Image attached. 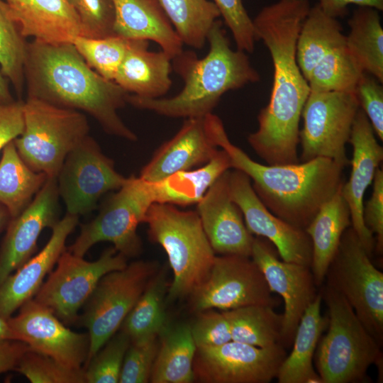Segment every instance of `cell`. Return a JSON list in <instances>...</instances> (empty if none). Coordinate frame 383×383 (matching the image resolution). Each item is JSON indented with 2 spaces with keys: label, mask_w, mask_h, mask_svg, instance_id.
Wrapping results in <instances>:
<instances>
[{
  "label": "cell",
  "mask_w": 383,
  "mask_h": 383,
  "mask_svg": "<svg viewBox=\"0 0 383 383\" xmlns=\"http://www.w3.org/2000/svg\"><path fill=\"white\" fill-rule=\"evenodd\" d=\"M309 0H278L252 19L257 40L268 49L273 64L270 101L260 111L257 129L248 142L267 165L299 162V123L310 88L296 62L298 35L310 10Z\"/></svg>",
  "instance_id": "cell-1"
},
{
  "label": "cell",
  "mask_w": 383,
  "mask_h": 383,
  "mask_svg": "<svg viewBox=\"0 0 383 383\" xmlns=\"http://www.w3.org/2000/svg\"><path fill=\"white\" fill-rule=\"evenodd\" d=\"M23 72L28 97L86 112L108 134L137 140L118 114L128 93L89 67L72 43H27Z\"/></svg>",
  "instance_id": "cell-2"
},
{
  "label": "cell",
  "mask_w": 383,
  "mask_h": 383,
  "mask_svg": "<svg viewBox=\"0 0 383 383\" xmlns=\"http://www.w3.org/2000/svg\"><path fill=\"white\" fill-rule=\"evenodd\" d=\"M211 128L218 147L229 155L231 169L245 173L265 206L295 227L305 230L344 183L345 167L333 160L318 157L292 165L260 164L230 141L220 118H212Z\"/></svg>",
  "instance_id": "cell-3"
},
{
  "label": "cell",
  "mask_w": 383,
  "mask_h": 383,
  "mask_svg": "<svg viewBox=\"0 0 383 383\" xmlns=\"http://www.w3.org/2000/svg\"><path fill=\"white\" fill-rule=\"evenodd\" d=\"M209 50L203 58L187 50L172 59V67L184 81L182 89L170 98H142L128 94L133 106L170 118L204 117L212 113L228 91L260 79L246 52L230 46L223 23L217 20L207 35Z\"/></svg>",
  "instance_id": "cell-4"
},
{
  "label": "cell",
  "mask_w": 383,
  "mask_h": 383,
  "mask_svg": "<svg viewBox=\"0 0 383 383\" xmlns=\"http://www.w3.org/2000/svg\"><path fill=\"white\" fill-rule=\"evenodd\" d=\"M144 223L149 238L165 251L172 272L167 303L189 296L207 278L216 256L197 212L155 202Z\"/></svg>",
  "instance_id": "cell-5"
},
{
  "label": "cell",
  "mask_w": 383,
  "mask_h": 383,
  "mask_svg": "<svg viewBox=\"0 0 383 383\" xmlns=\"http://www.w3.org/2000/svg\"><path fill=\"white\" fill-rule=\"evenodd\" d=\"M321 294L328 316L327 333L316 347L317 373L323 383L365 382L369 367L382 362L381 345L340 293L326 284Z\"/></svg>",
  "instance_id": "cell-6"
},
{
  "label": "cell",
  "mask_w": 383,
  "mask_h": 383,
  "mask_svg": "<svg viewBox=\"0 0 383 383\" xmlns=\"http://www.w3.org/2000/svg\"><path fill=\"white\" fill-rule=\"evenodd\" d=\"M24 128L13 140L16 150L33 170L56 177L66 157L89 135V125L79 111L27 97Z\"/></svg>",
  "instance_id": "cell-7"
},
{
  "label": "cell",
  "mask_w": 383,
  "mask_h": 383,
  "mask_svg": "<svg viewBox=\"0 0 383 383\" xmlns=\"http://www.w3.org/2000/svg\"><path fill=\"white\" fill-rule=\"evenodd\" d=\"M155 203L151 182L131 175L101 204L98 214L82 225L74 242L66 249L84 257L95 244L108 241L128 257L138 256L143 250L137 228L144 223L150 206Z\"/></svg>",
  "instance_id": "cell-8"
},
{
  "label": "cell",
  "mask_w": 383,
  "mask_h": 383,
  "mask_svg": "<svg viewBox=\"0 0 383 383\" xmlns=\"http://www.w3.org/2000/svg\"><path fill=\"white\" fill-rule=\"evenodd\" d=\"M158 270L156 262L136 260L101 278L84 304L77 322L87 328L89 335V351L84 365L121 328Z\"/></svg>",
  "instance_id": "cell-9"
},
{
  "label": "cell",
  "mask_w": 383,
  "mask_h": 383,
  "mask_svg": "<svg viewBox=\"0 0 383 383\" xmlns=\"http://www.w3.org/2000/svg\"><path fill=\"white\" fill-rule=\"evenodd\" d=\"M327 285L340 293L369 333L383 340V273L372 264L350 226L343 233L326 272Z\"/></svg>",
  "instance_id": "cell-10"
},
{
  "label": "cell",
  "mask_w": 383,
  "mask_h": 383,
  "mask_svg": "<svg viewBox=\"0 0 383 383\" xmlns=\"http://www.w3.org/2000/svg\"><path fill=\"white\" fill-rule=\"evenodd\" d=\"M360 108L355 92L310 91L301 112L299 162L325 157L349 165L346 144Z\"/></svg>",
  "instance_id": "cell-11"
},
{
  "label": "cell",
  "mask_w": 383,
  "mask_h": 383,
  "mask_svg": "<svg viewBox=\"0 0 383 383\" xmlns=\"http://www.w3.org/2000/svg\"><path fill=\"white\" fill-rule=\"evenodd\" d=\"M127 265V257L113 246L104 250L95 261H87L66 249L33 299L65 325L77 323L79 310L101 278Z\"/></svg>",
  "instance_id": "cell-12"
},
{
  "label": "cell",
  "mask_w": 383,
  "mask_h": 383,
  "mask_svg": "<svg viewBox=\"0 0 383 383\" xmlns=\"http://www.w3.org/2000/svg\"><path fill=\"white\" fill-rule=\"evenodd\" d=\"M192 311H228L250 305L274 306L265 277L250 257L216 256L205 281L189 296Z\"/></svg>",
  "instance_id": "cell-13"
},
{
  "label": "cell",
  "mask_w": 383,
  "mask_h": 383,
  "mask_svg": "<svg viewBox=\"0 0 383 383\" xmlns=\"http://www.w3.org/2000/svg\"><path fill=\"white\" fill-rule=\"evenodd\" d=\"M127 179L89 135L68 154L56 177L67 213L78 216L93 211L102 196L120 189Z\"/></svg>",
  "instance_id": "cell-14"
},
{
  "label": "cell",
  "mask_w": 383,
  "mask_h": 383,
  "mask_svg": "<svg viewBox=\"0 0 383 383\" xmlns=\"http://www.w3.org/2000/svg\"><path fill=\"white\" fill-rule=\"evenodd\" d=\"M287 356L280 344L259 348L231 340L214 348H196L194 380L203 383H269Z\"/></svg>",
  "instance_id": "cell-15"
},
{
  "label": "cell",
  "mask_w": 383,
  "mask_h": 383,
  "mask_svg": "<svg viewBox=\"0 0 383 383\" xmlns=\"http://www.w3.org/2000/svg\"><path fill=\"white\" fill-rule=\"evenodd\" d=\"M275 247L265 238H254L250 257L262 271L270 292L284 303L281 345L292 346L299 323L318 295L311 267L280 260Z\"/></svg>",
  "instance_id": "cell-16"
},
{
  "label": "cell",
  "mask_w": 383,
  "mask_h": 383,
  "mask_svg": "<svg viewBox=\"0 0 383 383\" xmlns=\"http://www.w3.org/2000/svg\"><path fill=\"white\" fill-rule=\"evenodd\" d=\"M8 321L18 340L30 350L49 356L70 368L83 367L89 355L87 333L71 331L49 309L33 299L24 303Z\"/></svg>",
  "instance_id": "cell-17"
},
{
  "label": "cell",
  "mask_w": 383,
  "mask_h": 383,
  "mask_svg": "<svg viewBox=\"0 0 383 383\" xmlns=\"http://www.w3.org/2000/svg\"><path fill=\"white\" fill-rule=\"evenodd\" d=\"M229 188L252 235L270 241L282 260L311 266L312 243L305 230L272 213L256 194L250 179L243 172L230 170Z\"/></svg>",
  "instance_id": "cell-18"
},
{
  "label": "cell",
  "mask_w": 383,
  "mask_h": 383,
  "mask_svg": "<svg viewBox=\"0 0 383 383\" xmlns=\"http://www.w3.org/2000/svg\"><path fill=\"white\" fill-rule=\"evenodd\" d=\"M59 199L56 177H48L29 205L10 219L0 246V285L33 256L43 230L58 222Z\"/></svg>",
  "instance_id": "cell-19"
},
{
  "label": "cell",
  "mask_w": 383,
  "mask_h": 383,
  "mask_svg": "<svg viewBox=\"0 0 383 383\" xmlns=\"http://www.w3.org/2000/svg\"><path fill=\"white\" fill-rule=\"evenodd\" d=\"M349 143L353 147L352 170L347 182L341 187L350 212L351 227L371 256L375 238L363 221V198L383 160V148L378 143L372 125L360 108L355 116Z\"/></svg>",
  "instance_id": "cell-20"
},
{
  "label": "cell",
  "mask_w": 383,
  "mask_h": 383,
  "mask_svg": "<svg viewBox=\"0 0 383 383\" xmlns=\"http://www.w3.org/2000/svg\"><path fill=\"white\" fill-rule=\"evenodd\" d=\"M230 170L223 172L197 204L196 212L215 252L251 256L253 235L231 197Z\"/></svg>",
  "instance_id": "cell-21"
},
{
  "label": "cell",
  "mask_w": 383,
  "mask_h": 383,
  "mask_svg": "<svg viewBox=\"0 0 383 383\" xmlns=\"http://www.w3.org/2000/svg\"><path fill=\"white\" fill-rule=\"evenodd\" d=\"M218 150L206 116L186 118L178 132L155 151L139 177L158 182L177 172L207 163Z\"/></svg>",
  "instance_id": "cell-22"
},
{
  "label": "cell",
  "mask_w": 383,
  "mask_h": 383,
  "mask_svg": "<svg viewBox=\"0 0 383 383\" xmlns=\"http://www.w3.org/2000/svg\"><path fill=\"white\" fill-rule=\"evenodd\" d=\"M78 223V216L66 213L52 228L51 236L43 249L1 284V316L8 319L24 303L33 299L66 250V240Z\"/></svg>",
  "instance_id": "cell-23"
},
{
  "label": "cell",
  "mask_w": 383,
  "mask_h": 383,
  "mask_svg": "<svg viewBox=\"0 0 383 383\" xmlns=\"http://www.w3.org/2000/svg\"><path fill=\"white\" fill-rule=\"evenodd\" d=\"M115 35L152 40L172 59L183 50V43L159 0H112Z\"/></svg>",
  "instance_id": "cell-24"
},
{
  "label": "cell",
  "mask_w": 383,
  "mask_h": 383,
  "mask_svg": "<svg viewBox=\"0 0 383 383\" xmlns=\"http://www.w3.org/2000/svg\"><path fill=\"white\" fill-rule=\"evenodd\" d=\"M26 38L72 43L81 35L79 18L66 0H4Z\"/></svg>",
  "instance_id": "cell-25"
},
{
  "label": "cell",
  "mask_w": 383,
  "mask_h": 383,
  "mask_svg": "<svg viewBox=\"0 0 383 383\" xmlns=\"http://www.w3.org/2000/svg\"><path fill=\"white\" fill-rule=\"evenodd\" d=\"M149 41L131 39L113 82L128 94L155 99L172 86V58L164 52L148 50Z\"/></svg>",
  "instance_id": "cell-26"
},
{
  "label": "cell",
  "mask_w": 383,
  "mask_h": 383,
  "mask_svg": "<svg viewBox=\"0 0 383 383\" xmlns=\"http://www.w3.org/2000/svg\"><path fill=\"white\" fill-rule=\"evenodd\" d=\"M350 226V212L340 188L321 206L305 229L312 243L310 267L317 287L323 284L341 237Z\"/></svg>",
  "instance_id": "cell-27"
},
{
  "label": "cell",
  "mask_w": 383,
  "mask_h": 383,
  "mask_svg": "<svg viewBox=\"0 0 383 383\" xmlns=\"http://www.w3.org/2000/svg\"><path fill=\"white\" fill-rule=\"evenodd\" d=\"M321 301L318 293L305 310L295 332L292 350L277 372L279 383H323L313 366V354L327 327V317L321 313Z\"/></svg>",
  "instance_id": "cell-28"
},
{
  "label": "cell",
  "mask_w": 383,
  "mask_h": 383,
  "mask_svg": "<svg viewBox=\"0 0 383 383\" xmlns=\"http://www.w3.org/2000/svg\"><path fill=\"white\" fill-rule=\"evenodd\" d=\"M230 169L229 155L221 148L210 161L196 169L179 171L158 182H151L155 203L182 206L197 204L215 181Z\"/></svg>",
  "instance_id": "cell-29"
},
{
  "label": "cell",
  "mask_w": 383,
  "mask_h": 383,
  "mask_svg": "<svg viewBox=\"0 0 383 383\" xmlns=\"http://www.w3.org/2000/svg\"><path fill=\"white\" fill-rule=\"evenodd\" d=\"M196 351L190 324L168 326L159 336V347L150 382L192 383Z\"/></svg>",
  "instance_id": "cell-30"
},
{
  "label": "cell",
  "mask_w": 383,
  "mask_h": 383,
  "mask_svg": "<svg viewBox=\"0 0 383 383\" xmlns=\"http://www.w3.org/2000/svg\"><path fill=\"white\" fill-rule=\"evenodd\" d=\"M47 179L46 174L33 170L25 163L13 140L4 146L0 160V204L11 218L29 205Z\"/></svg>",
  "instance_id": "cell-31"
},
{
  "label": "cell",
  "mask_w": 383,
  "mask_h": 383,
  "mask_svg": "<svg viewBox=\"0 0 383 383\" xmlns=\"http://www.w3.org/2000/svg\"><path fill=\"white\" fill-rule=\"evenodd\" d=\"M345 38L336 18L326 14L318 4L310 8L298 35L296 51L297 64L306 80L321 59Z\"/></svg>",
  "instance_id": "cell-32"
},
{
  "label": "cell",
  "mask_w": 383,
  "mask_h": 383,
  "mask_svg": "<svg viewBox=\"0 0 383 383\" xmlns=\"http://www.w3.org/2000/svg\"><path fill=\"white\" fill-rule=\"evenodd\" d=\"M345 45L360 69L383 82V28L379 11L359 6L348 21Z\"/></svg>",
  "instance_id": "cell-33"
},
{
  "label": "cell",
  "mask_w": 383,
  "mask_h": 383,
  "mask_svg": "<svg viewBox=\"0 0 383 383\" xmlns=\"http://www.w3.org/2000/svg\"><path fill=\"white\" fill-rule=\"evenodd\" d=\"M169 287L166 270L159 269L121 325V330L131 342L159 338L168 326L165 305Z\"/></svg>",
  "instance_id": "cell-34"
},
{
  "label": "cell",
  "mask_w": 383,
  "mask_h": 383,
  "mask_svg": "<svg viewBox=\"0 0 383 383\" xmlns=\"http://www.w3.org/2000/svg\"><path fill=\"white\" fill-rule=\"evenodd\" d=\"M232 340L259 348L281 345L282 314L269 305H250L223 311Z\"/></svg>",
  "instance_id": "cell-35"
},
{
  "label": "cell",
  "mask_w": 383,
  "mask_h": 383,
  "mask_svg": "<svg viewBox=\"0 0 383 383\" xmlns=\"http://www.w3.org/2000/svg\"><path fill=\"white\" fill-rule=\"evenodd\" d=\"M183 44L201 49L213 23L221 16L212 1L159 0Z\"/></svg>",
  "instance_id": "cell-36"
},
{
  "label": "cell",
  "mask_w": 383,
  "mask_h": 383,
  "mask_svg": "<svg viewBox=\"0 0 383 383\" xmlns=\"http://www.w3.org/2000/svg\"><path fill=\"white\" fill-rule=\"evenodd\" d=\"M363 73L344 41L321 59L307 82L313 91L355 92Z\"/></svg>",
  "instance_id": "cell-37"
},
{
  "label": "cell",
  "mask_w": 383,
  "mask_h": 383,
  "mask_svg": "<svg viewBox=\"0 0 383 383\" xmlns=\"http://www.w3.org/2000/svg\"><path fill=\"white\" fill-rule=\"evenodd\" d=\"M27 43L8 5L0 0V67L18 95L23 91Z\"/></svg>",
  "instance_id": "cell-38"
},
{
  "label": "cell",
  "mask_w": 383,
  "mask_h": 383,
  "mask_svg": "<svg viewBox=\"0 0 383 383\" xmlns=\"http://www.w3.org/2000/svg\"><path fill=\"white\" fill-rule=\"evenodd\" d=\"M131 41L118 35L101 38L79 35L72 43L89 67L104 78L113 81Z\"/></svg>",
  "instance_id": "cell-39"
},
{
  "label": "cell",
  "mask_w": 383,
  "mask_h": 383,
  "mask_svg": "<svg viewBox=\"0 0 383 383\" xmlns=\"http://www.w3.org/2000/svg\"><path fill=\"white\" fill-rule=\"evenodd\" d=\"M131 343L124 331L116 332L83 366L85 383L119 382L124 357Z\"/></svg>",
  "instance_id": "cell-40"
},
{
  "label": "cell",
  "mask_w": 383,
  "mask_h": 383,
  "mask_svg": "<svg viewBox=\"0 0 383 383\" xmlns=\"http://www.w3.org/2000/svg\"><path fill=\"white\" fill-rule=\"evenodd\" d=\"M14 370L32 383H85L83 367L70 368L31 350L22 356Z\"/></svg>",
  "instance_id": "cell-41"
},
{
  "label": "cell",
  "mask_w": 383,
  "mask_h": 383,
  "mask_svg": "<svg viewBox=\"0 0 383 383\" xmlns=\"http://www.w3.org/2000/svg\"><path fill=\"white\" fill-rule=\"evenodd\" d=\"M77 14L81 36L92 38L115 35L112 0H66Z\"/></svg>",
  "instance_id": "cell-42"
},
{
  "label": "cell",
  "mask_w": 383,
  "mask_h": 383,
  "mask_svg": "<svg viewBox=\"0 0 383 383\" xmlns=\"http://www.w3.org/2000/svg\"><path fill=\"white\" fill-rule=\"evenodd\" d=\"M158 347L159 338L131 342L124 357L119 382H149Z\"/></svg>",
  "instance_id": "cell-43"
},
{
  "label": "cell",
  "mask_w": 383,
  "mask_h": 383,
  "mask_svg": "<svg viewBox=\"0 0 383 383\" xmlns=\"http://www.w3.org/2000/svg\"><path fill=\"white\" fill-rule=\"evenodd\" d=\"M226 25L231 30L237 49L252 53L257 41L252 19L243 0H212Z\"/></svg>",
  "instance_id": "cell-44"
},
{
  "label": "cell",
  "mask_w": 383,
  "mask_h": 383,
  "mask_svg": "<svg viewBox=\"0 0 383 383\" xmlns=\"http://www.w3.org/2000/svg\"><path fill=\"white\" fill-rule=\"evenodd\" d=\"M196 313V318L190 324L196 348H214L232 340L223 311L208 309Z\"/></svg>",
  "instance_id": "cell-45"
},
{
  "label": "cell",
  "mask_w": 383,
  "mask_h": 383,
  "mask_svg": "<svg viewBox=\"0 0 383 383\" xmlns=\"http://www.w3.org/2000/svg\"><path fill=\"white\" fill-rule=\"evenodd\" d=\"M372 75L364 72L359 79L355 93L360 109L370 121L375 135L383 140V88Z\"/></svg>",
  "instance_id": "cell-46"
},
{
  "label": "cell",
  "mask_w": 383,
  "mask_h": 383,
  "mask_svg": "<svg viewBox=\"0 0 383 383\" xmlns=\"http://www.w3.org/2000/svg\"><path fill=\"white\" fill-rule=\"evenodd\" d=\"M370 199L363 205L362 216L366 227L376 235L375 249L379 254L383 250V170H377L373 179Z\"/></svg>",
  "instance_id": "cell-47"
},
{
  "label": "cell",
  "mask_w": 383,
  "mask_h": 383,
  "mask_svg": "<svg viewBox=\"0 0 383 383\" xmlns=\"http://www.w3.org/2000/svg\"><path fill=\"white\" fill-rule=\"evenodd\" d=\"M24 128L23 101L0 103V151L20 136Z\"/></svg>",
  "instance_id": "cell-48"
},
{
  "label": "cell",
  "mask_w": 383,
  "mask_h": 383,
  "mask_svg": "<svg viewBox=\"0 0 383 383\" xmlns=\"http://www.w3.org/2000/svg\"><path fill=\"white\" fill-rule=\"evenodd\" d=\"M30 350L21 340H7L0 343V374L14 370L22 356Z\"/></svg>",
  "instance_id": "cell-49"
},
{
  "label": "cell",
  "mask_w": 383,
  "mask_h": 383,
  "mask_svg": "<svg viewBox=\"0 0 383 383\" xmlns=\"http://www.w3.org/2000/svg\"><path fill=\"white\" fill-rule=\"evenodd\" d=\"M350 4L383 10V0H318V4L326 14L336 18L346 14Z\"/></svg>",
  "instance_id": "cell-50"
},
{
  "label": "cell",
  "mask_w": 383,
  "mask_h": 383,
  "mask_svg": "<svg viewBox=\"0 0 383 383\" xmlns=\"http://www.w3.org/2000/svg\"><path fill=\"white\" fill-rule=\"evenodd\" d=\"M7 340H18L8 319L0 316V343Z\"/></svg>",
  "instance_id": "cell-51"
},
{
  "label": "cell",
  "mask_w": 383,
  "mask_h": 383,
  "mask_svg": "<svg viewBox=\"0 0 383 383\" xmlns=\"http://www.w3.org/2000/svg\"><path fill=\"white\" fill-rule=\"evenodd\" d=\"M13 101L8 85L6 82L4 75L0 72V103L9 104Z\"/></svg>",
  "instance_id": "cell-52"
},
{
  "label": "cell",
  "mask_w": 383,
  "mask_h": 383,
  "mask_svg": "<svg viewBox=\"0 0 383 383\" xmlns=\"http://www.w3.org/2000/svg\"><path fill=\"white\" fill-rule=\"evenodd\" d=\"M11 218L7 209L0 204V233L7 227Z\"/></svg>",
  "instance_id": "cell-53"
}]
</instances>
